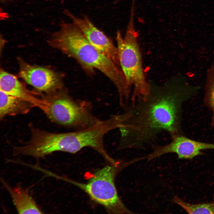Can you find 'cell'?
I'll return each instance as SVG.
<instances>
[{
	"instance_id": "obj_8",
	"label": "cell",
	"mask_w": 214,
	"mask_h": 214,
	"mask_svg": "<svg viewBox=\"0 0 214 214\" xmlns=\"http://www.w3.org/2000/svg\"><path fill=\"white\" fill-rule=\"evenodd\" d=\"M63 12L71 20L91 44L116 64L120 66L117 47L88 17L85 15L82 18L78 17L68 10H64Z\"/></svg>"
},
{
	"instance_id": "obj_11",
	"label": "cell",
	"mask_w": 214,
	"mask_h": 214,
	"mask_svg": "<svg viewBox=\"0 0 214 214\" xmlns=\"http://www.w3.org/2000/svg\"><path fill=\"white\" fill-rule=\"evenodd\" d=\"M1 181L9 193L18 213H43L30 195L29 188H24L18 184L12 188L3 179Z\"/></svg>"
},
{
	"instance_id": "obj_6",
	"label": "cell",
	"mask_w": 214,
	"mask_h": 214,
	"mask_svg": "<svg viewBox=\"0 0 214 214\" xmlns=\"http://www.w3.org/2000/svg\"><path fill=\"white\" fill-rule=\"evenodd\" d=\"M114 128L113 122L107 119L86 129L72 132L54 133L50 138V146L54 152L71 153H76L83 148L90 147L107 158L108 155L104 148V137Z\"/></svg>"
},
{
	"instance_id": "obj_16",
	"label": "cell",
	"mask_w": 214,
	"mask_h": 214,
	"mask_svg": "<svg viewBox=\"0 0 214 214\" xmlns=\"http://www.w3.org/2000/svg\"><path fill=\"white\" fill-rule=\"evenodd\" d=\"M5 0H1V1H5Z\"/></svg>"
},
{
	"instance_id": "obj_14",
	"label": "cell",
	"mask_w": 214,
	"mask_h": 214,
	"mask_svg": "<svg viewBox=\"0 0 214 214\" xmlns=\"http://www.w3.org/2000/svg\"><path fill=\"white\" fill-rule=\"evenodd\" d=\"M205 106L212 112L211 126H214V65L207 72L205 93L203 100Z\"/></svg>"
},
{
	"instance_id": "obj_10",
	"label": "cell",
	"mask_w": 214,
	"mask_h": 214,
	"mask_svg": "<svg viewBox=\"0 0 214 214\" xmlns=\"http://www.w3.org/2000/svg\"><path fill=\"white\" fill-rule=\"evenodd\" d=\"M0 90L28 102L43 111L45 102L44 99L36 97L15 75L4 70L0 71Z\"/></svg>"
},
{
	"instance_id": "obj_3",
	"label": "cell",
	"mask_w": 214,
	"mask_h": 214,
	"mask_svg": "<svg viewBox=\"0 0 214 214\" xmlns=\"http://www.w3.org/2000/svg\"><path fill=\"white\" fill-rule=\"evenodd\" d=\"M133 16V12H132L124 38L119 31L117 32L116 37L121 68L128 85L133 88L131 103L147 95L151 87L144 70L138 41V33L134 27Z\"/></svg>"
},
{
	"instance_id": "obj_17",
	"label": "cell",
	"mask_w": 214,
	"mask_h": 214,
	"mask_svg": "<svg viewBox=\"0 0 214 214\" xmlns=\"http://www.w3.org/2000/svg\"><path fill=\"white\" fill-rule=\"evenodd\" d=\"M118 0H116V1H118Z\"/></svg>"
},
{
	"instance_id": "obj_2",
	"label": "cell",
	"mask_w": 214,
	"mask_h": 214,
	"mask_svg": "<svg viewBox=\"0 0 214 214\" xmlns=\"http://www.w3.org/2000/svg\"><path fill=\"white\" fill-rule=\"evenodd\" d=\"M49 45L75 60L85 71L93 74L95 69L106 76L114 84L119 95L125 96L130 91L121 67L94 47L73 23L63 22L52 34Z\"/></svg>"
},
{
	"instance_id": "obj_13",
	"label": "cell",
	"mask_w": 214,
	"mask_h": 214,
	"mask_svg": "<svg viewBox=\"0 0 214 214\" xmlns=\"http://www.w3.org/2000/svg\"><path fill=\"white\" fill-rule=\"evenodd\" d=\"M172 202L179 205L189 214H214V193L211 202L192 204L177 196L173 199Z\"/></svg>"
},
{
	"instance_id": "obj_9",
	"label": "cell",
	"mask_w": 214,
	"mask_h": 214,
	"mask_svg": "<svg viewBox=\"0 0 214 214\" xmlns=\"http://www.w3.org/2000/svg\"><path fill=\"white\" fill-rule=\"evenodd\" d=\"M169 144L154 147L152 152L146 157L150 161L163 155L175 153L179 159H192L197 156L203 154L202 151L214 150V143L201 142L189 138L182 134L171 137Z\"/></svg>"
},
{
	"instance_id": "obj_5",
	"label": "cell",
	"mask_w": 214,
	"mask_h": 214,
	"mask_svg": "<svg viewBox=\"0 0 214 214\" xmlns=\"http://www.w3.org/2000/svg\"><path fill=\"white\" fill-rule=\"evenodd\" d=\"M132 163L130 160L106 166L94 173L86 183L67 180L83 190L92 200L103 206L109 213L133 214L120 199L114 182L118 171Z\"/></svg>"
},
{
	"instance_id": "obj_15",
	"label": "cell",
	"mask_w": 214,
	"mask_h": 214,
	"mask_svg": "<svg viewBox=\"0 0 214 214\" xmlns=\"http://www.w3.org/2000/svg\"><path fill=\"white\" fill-rule=\"evenodd\" d=\"M117 115L118 116V117H119V125H120V122H121V119H120V116H119V114H118V115ZM116 161H115L114 160V162H113V163H112V164H115V163H116Z\"/></svg>"
},
{
	"instance_id": "obj_12",
	"label": "cell",
	"mask_w": 214,
	"mask_h": 214,
	"mask_svg": "<svg viewBox=\"0 0 214 214\" xmlns=\"http://www.w3.org/2000/svg\"><path fill=\"white\" fill-rule=\"evenodd\" d=\"M33 107L32 103L17 97L0 91V118L7 116L24 114Z\"/></svg>"
},
{
	"instance_id": "obj_4",
	"label": "cell",
	"mask_w": 214,
	"mask_h": 214,
	"mask_svg": "<svg viewBox=\"0 0 214 214\" xmlns=\"http://www.w3.org/2000/svg\"><path fill=\"white\" fill-rule=\"evenodd\" d=\"M43 111L51 121L77 130L92 127L101 120L93 113L91 103L73 99L64 88L46 94Z\"/></svg>"
},
{
	"instance_id": "obj_18",
	"label": "cell",
	"mask_w": 214,
	"mask_h": 214,
	"mask_svg": "<svg viewBox=\"0 0 214 214\" xmlns=\"http://www.w3.org/2000/svg\"></svg>"
},
{
	"instance_id": "obj_7",
	"label": "cell",
	"mask_w": 214,
	"mask_h": 214,
	"mask_svg": "<svg viewBox=\"0 0 214 214\" xmlns=\"http://www.w3.org/2000/svg\"><path fill=\"white\" fill-rule=\"evenodd\" d=\"M18 61L20 77L37 91L48 94L64 88L59 73L45 67L29 64L20 58Z\"/></svg>"
},
{
	"instance_id": "obj_1",
	"label": "cell",
	"mask_w": 214,
	"mask_h": 214,
	"mask_svg": "<svg viewBox=\"0 0 214 214\" xmlns=\"http://www.w3.org/2000/svg\"><path fill=\"white\" fill-rule=\"evenodd\" d=\"M183 78L177 76L162 86L151 84L147 95L124 108L119 150L143 148L163 131L171 137L182 134L183 105L199 89Z\"/></svg>"
}]
</instances>
